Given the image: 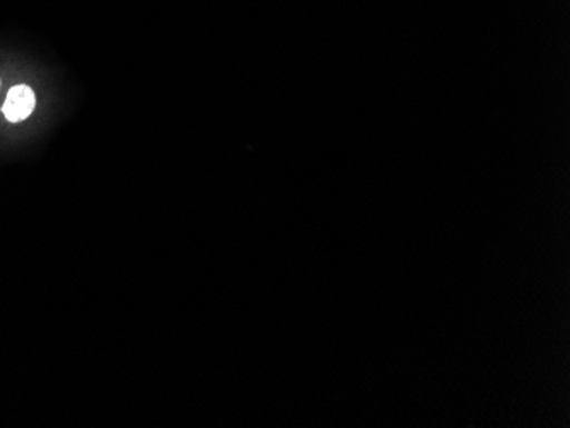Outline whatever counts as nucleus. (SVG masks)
<instances>
[{
	"instance_id": "nucleus-1",
	"label": "nucleus",
	"mask_w": 570,
	"mask_h": 428,
	"mask_svg": "<svg viewBox=\"0 0 570 428\" xmlns=\"http://www.w3.org/2000/svg\"><path fill=\"white\" fill-rule=\"evenodd\" d=\"M35 107H37V96H35L33 89L19 84L8 92L2 113H4L6 120L11 121V123H19V121H24L26 118L31 117Z\"/></svg>"
},
{
	"instance_id": "nucleus-2",
	"label": "nucleus",
	"mask_w": 570,
	"mask_h": 428,
	"mask_svg": "<svg viewBox=\"0 0 570 428\" xmlns=\"http://www.w3.org/2000/svg\"><path fill=\"white\" fill-rule=\"evenodd\" d=\"M0 86H2V84H0Z\"/></svg>"
}]
</instances>
